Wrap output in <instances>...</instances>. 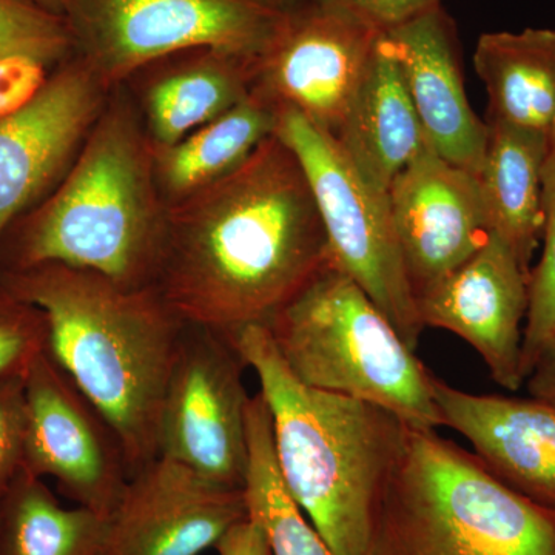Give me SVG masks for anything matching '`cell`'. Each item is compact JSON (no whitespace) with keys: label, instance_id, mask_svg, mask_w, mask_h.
Listing matches in <instances>:
<instances>
[{"label":"cell","instance_id":"29","mask_svg":"<svg viewBox=\"0 0 555 555\" xmlns=\"http://www.w3.org/2000/svg\"><path fill=\"white\" fill-rule=\"evenodd\" d=\"M324 9L345 14L371 30L385 33L422 16L427 11L444 7L447 0H308Z\"/></svg>","mask_w":555,"mask_h":555},{"label":"cell","instance_id":"7","mask_svg":"<svg viewBox=\"0 0 555 555\" xmlns=\"http://www.w3.org/2000/svg\"><path fill=\"white\" fill-rule=\"evenodd\" d=\"M73 54L107 89L179 51L211 47L255 61L286 11L262 0H56Z\"/></svg>","mask_w":555,"mask_h":555},{"label":"cell","instance_id":"9","mask_svg":"<svg viewBox=\"0 0 555 555\" xmlns=\"http://www.w3.org/2000/svg\"><path fill=\"white\" fill-rule=\"evenodd\" d=\"M247 366L225 335L189 324L171 367L158 423V456L219 488L246 485Z\"/></svg>","mask_w":555,"mask_h":555},{"label":"cell","instance_id":"24","mask_svg":"<svg viewBox=\"0 0 555 555\" xmlns=\"http://www.w3.org/2000/svg\"><path fill=\"white\" fill-rule=\"evenodd\" d=\"M247 448L244 496L248 516L264 529L272 555H337L283 483L273 449L272 420L261 392L248 400Z\"/></svg>","mask_w":555,"mask_h":555},{"label":"cell","instance_id":"22","mask_svg":"<svg viewBox=\"0 0 555 555\" xmlns=\"http://www.w3.org/2000/svg\"><path fill=\"white\" fill-rule=\"evenodd\" d=\"M278 108L250 94L224 115L171 145H153L156 184L167 207L182 203L238 169L275 133Z\"/></svg>","mask_w":555,"mask_h":555},{"label":"cell","instance_id":"13","mask_svg":"<svg viewBox=\"0 0 555 555\" xmlns=\"http://www.w3.org/2000/svg\"><path fill=\"white\" fill-rule=\"evenodd\" d=\"M529 273L513 248L492 233L465 264L416 297L423 326L444 328L465 339L496 385L513 393L525 386Z\"/></svg>","mask_w":555,"mask_h":555},{"label":"cell","instance_id":"20","mask_svg":"<svg viewBox=\"0 0 555 555\" xmlns=\"http://www.w3.org/2000/svg\"><path fill=\"white\" fill-rule=\"evenodd\" d=\"M489 127L478 185L492 233L528 272L543 232L542 177L550 134L486 120Z\"/></svg>","mask_w":555,"mask_h":555},{"label":"cell","instance_id":"17","mask_svg":"<svg viewBox=\"0 0 555 555\" xmlns=\"http://www.w3.org/2000/svg\"><path fill=\"white\" fill-rule=\"evenodd\" d=\"M441 426L466 438L507 488L555 511V406L537 398L477 396L433 378Z\"/></svg>","mask_w":555,"mask_h":555},{"label":"cell","instance_id":"23","mask_svg":"<svg viewBox=\"0 0 555 555\" xmlns=\"http://www.w3.org/2000/svg\"><path fill=\"white\" fill-rule=\"evenodd\" d=\"M107 529L108 517L62 506L25 470L0 496V555H101Z\"/></svg>","mask_w":555,"mask_h":555},{"label":"cell","instance_id":"11","mask_svg":"<svg viewBox=\"0 0 555 555\" xmlns=\"http://www.w3.org/2000/svg\"><path fill=\"white\" fill-rule=\"evenodd\" d=\"M379 33L302 0L286 11L269 49L251 62V91L297 109L335 137Z\"/></svg>","mask_w":555,"mask_h":555},{"label":"cell","instance_id":"4","mask_svg":"<svg viewBox=\"0 0 555 555\" xmlns=\"http://www.w3.org/2000/svg\"><path fill=\"white\" fill-rule=\"evenodd\" d=\"M229 338L257 374L288 494L335 554L363 555L372 507L406 425L377 404L299 382L261 324Z\"/></svg>","mask_w":555,"mask_h":555},{"label":"cell","instance_id":"10","mask_svg":"<svg viewBox=\"0 0 555 555\" xmlns=\"http://www.w3.org/2000/svg\"><path fill=\"white\" fill-rule=\"evenodd\" d=\"M25 473L54 478L78 506L112 516L131 478L122 443L49 350L25 377Z\"/></svg>","mask_w":555,"mask_h":555},{"label":"cell","instance_id":"32","mask_svg":"<svg viewBox=\"0 0 555 555\" xmlns=\"http://www.w3.org/2000/svg\"><path fill=\"white\" fill-rule=\"evenodd\" d=\"M525 386L529 397L555 406V334L540 350L525 379Z\"/></svg>","mask_w":555,"mask_h":555},{"label":"cell","instance_id":"2","mask_svg":"<svg viewBox=\"0 0 555 555\" xmlns=\"http://www.w3.org/2000/svg\"><path fill=\"white\" fill-rule=\"evenodd\" d=\"M0 286L46 313L51 358L118 434L131 476L158 459L160 404L188 326L158 288L64 264L0 272Z\"/></svg>","mask_w":555,"mask_h":555},{"label":"cell","instance_id":"30","mask_svg":"<svg viewBox=\"0 0 555 555\" xmlns=\"http://www.w3.org/2000/svg\"><path fill=\"white\" fill-rule=\"evenodd\" d=\"M49 65L30 56H9L0 60V119L9 118L42 91L49 80Z\"/></svg>","mask_w":555,"mask_h":555},{"label":"cell","instance_id":"16","mask_svg":"<svg viewBox=\"0 0 555 555\" xmlns=\"http://www.w3.org/2000/svg\"><path fill=\"white\" fill-rule=\"evenodd\" d=\"M429 147L477 177L488 144V122L465 91L459 30L444 7L385 33Z\"/></svg>","mask_w":555,"mask_h":555},{"label":"cell","instance_id":"8","mask_svg":"<svg viewBox=\"0 0 555 555\" xmlns=\"http://www.w3.org/2000/svg\"><path fill=\"white\" fill-rule=\"evenodd\" d=\"M275 134L305 171L335 264L415 350L425 326L398 247L389 192L361 177L337 139L297 109L278 108Z\"/></svg>","mask_w":555,"mask_h":555},{"label":"cell","instance_id":"19","mask_svg":"<svg viewBox=\"0 0 555 555\" xmlns=\"http://www.w3.org/2000/svg\"><path fill=\"white\" fill-rule=\"evenodd\" d=\"M251 62L201 47L141 69V108L152 144H175L246 100L251 91Z\"/></svg>","mask_w":555,"mask_h":555},{"label":"cell","instance_id":"6","mask_svg":"<svg viewBox=\"0 0 555 555\" xmlns=\"http://www.w3.org/2000/svg\"><path fill=\"white\" fill-rule=\"evenodd\" d=\"M266 327L288 371L306 386L377 404L409 427L441 426L434 375L334 261Z\"/></svg>","mask_w":555,"mask_h":555},{"label":"cell","instance_id":"3","mask_svg":"<svg viewBox=\"0 0 555 555\" xmlns=\"http://www.w3.org/2000/svg\"><path fill=\"white\" fill-rule=\"evenodd\" d=\"M169 207L131 105L107 102L60 184L0 240V272L64 264L124 287L155 286Z\"/></svg>","mask_w":555,"mask_h":555},{"label":"cell","instance_id":"1","mask_svg":"<svg viewBox=\"0 0 555 555\" xmlns=\"http://www.w3.org/2000/svg\"><path fill=\"white\" fill-rule=\"evenodd\" d=\"M334 261L312 190L276 137L169 207L155 287L185 323L232 337L266 326Z\"/></svg>","mask_w":555,"mask_h":555},{"label":"cell","instance_id":"27","mask_svg":"<svg viewBox=\"0 0 555 555\" xmlns=\"http://www.w3.org/2000/svg\"><path fill=\"white\" fill-rule=\"evenodd\" d=\"M49 350L46 313L0 286V382L25 378Z\"/></svg>","mask_w":555,"mask_h":555},{"label":"cell","instance_id":"25","mask_svg":"<svg viewBox=\"0 0 555 555\" xmlns=\"http://www.w3.org/2000/svg\"><path fill=\"white\" fill-rule=\"evenodd\" d=\"M542 255L529 273V308L524 332L525 379L540 350L555 334V126L542 177Z\"/></svg>","mask_w":555,"mask_h":555},{"label":"cell","instance_id":"18","mask_svg":"<svg viewBox=\"0 0 555 555\" xmlns=\"http://www.w3.org/2000/svg\"><path fill=\"white\" fill-rule=\"evenodd\" d=\"M335 139L361 177L387 192L429 147L385 35L379 36Z\"/></svg>","mask_w":555,"mask_h":555},{"label":"cell","instance_id":"31","mask_svg":"<svg viewBox=\"0 0 555 555\" xmlns=\"http://www.w3.org/2000/svg\"><path fill=\"white\" fill-rule=\"evenodd\" d=\"M215 550L218 555H272L264 529L250 516L233 525Z\"/></svg>","mask_w":555,"mask_h":555},{"label":"cell","instance_id":"15","mask_svg":"<svg viewBox=\"0 0 555 555\" xmlns=\"http://www.w3.org/2000/svg\"><path fill=\"white\" fill-rule=\"evenodd\" d=\"M393 229L415 299L491 238L477 177L427 147L389 189Z\"/></svg>","mask_w":555,"mask_h":555},{"label":"cell","instance_id":"21","mask_svg":"<svg viewBox=\"0 0 555 555\" xmlns=\"http://www.w3.org/2000/svg\"><path fill=\"white\" fill-rule=\"evenodd\" d=\"M474 68L488 93V120L550 134L555 126V28L483 33Z\"/></svg>","mask_w":555,"mask_h":555},{"label":"cell","instance_id":"33","mask_svg":"<svg viewBox=\"0 0 555 555\" xmlns=\"http://www.w3.org/2000/svg\"><path fill=\"white\" fill-rule=\"evenodd\" d=\"M262 2L268 3V5L273 7V9L288 11L299 5L302 0H262Z\"/></svg>","mask_w":555,"mask_h":555},{"label":"cell","instance_id":"14","mask_svg":"<svg viewBox=\"0 0 555 555\" xmlns=\"http://www.w3.org/2000/svg\"><path fill=\"white\" fill-rule=\"evenodd\" d=\"M247 516L244 491L158 456L131 476L101 555H199Z\"/></svg>","mask_w":555,"mask_h":555},{"label":"cell","instance_id":"34","mask_svg":"<svg viewBox=\"0 0 555 555\" xmlns=\"http://www.w3.org/2000/svg\"><path fill=\"white\" fill-rule=\"evenodd\" d=\"M33 2L39 3V5L46 7V9L56 11L57 13V3L56 0H33Z\"/></svg>","mask_w":555,"mask_h":555},{"label":"cell","instance_id":"12","mask_svg":"<svg viewBox=\"0 0 555 555\" xmlns=\"http://www.w3.org/2000/svg\"><path fill=\"white\" fill-rule=\"evenodd\" d=\"M108 100L107 87L73 54L27 107L0 119V240L60 184Z\"/></svg>","mask_w":555,"mask_h":555},{"label":"cell","instance_id":"5","mask_svg":"<svg viewBox=\"0 0 555 555\" xmlns=\"http://www.w3.org/2000/svg\"><path fill=\"white\" fill-rule=\"evenodd\" d=\"M363 555H555V511L507 488L436 429L406 426Z\"/></svg>","mask_w":555,"mask_h":555},{"label":"cell","instance_id":"26","mask_svg":"<svg viewBox=\"0 0 555 555\" xmlns=\"http://www.w3.org/2000/svg\"><path fill=\"white\" fill-rule=\"evenodd\" d=\"M30 56L56 68L73 56L64 17L33 0H0V60Z\"/></svg>","mask_w":555,"mask_h":555},{"label":"cell","instance_id":"28","mask_svg":"<svg viewBox=\"0 0 555 555\" xmlns=\"http://www.w3.org/2000/svg\"><path fill=\"white\" fill-rule=\"evenodd\" d=\"M25 378L0 382V496L24 470Z\"/></svg>","mask_w":555,"mask_h":555}]
</instances>
